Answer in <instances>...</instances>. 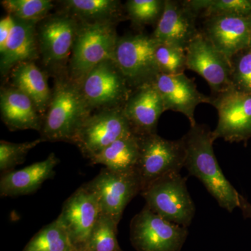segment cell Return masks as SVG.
I'll return each mask as SVG.
<instances>
[{
    "mask_svg": "<svg viewBox=\"0 0 251 251\" xmlns=\"http://www.w3.org/2000/svg\"><path fill=\"white\" fill-rule=\"evenodd\" d=\"M187 69L205 79L214 95L232 87L230 61L200 31L186 49Z\"/></svg>",
    "mask_w": 251,
    "mask_h": 251,
    "instance_id": "cell-13",
    "label": "cell"
},
{
    "mask_svg": "<svg viewBox=\"0 0 251 251\" xmlns=\"http://www.w3.org/2000/svg\"><path fill=\"white\" fill-rule=\"evenodd\" d=\"M39 54L46 67L59 69L69 61L79 21L66 12L48 16L39 23Z\"/></svg>",
    "mask_w": 251,
    "mask_h": 251,
    "instance_id": "cell-12",
    "label": "cell"
},
{
    "mask_svg": "<svg viewBox=\"0 0 251 251\" xmlns=\"http://www.w3.org/2000/svg\"><path fill=\"white\" fill-rule=\"evenodd\" d=\"M117 226L110 218L100 214L82 251H123L117 239Z\"/></svg>",
    "mask_w": 251,
    "mask_h": 251,
    "instance_id": "cell-28",
    "label": "cell"
},
{
    "mask_svg": "<svg viewBox=\"0 0 251 251\" xmlns=\"http://www.w3.org/2000/svg\"><path fill=\"white\" fill-rule=\"evenodd\" d=\"M138 138L139 158L135 170L139 176L142 192L157 180L180 173L186 161V148L182 138L168 140L157 133Z\"/></svg>",
    "mask_w": 251,
    "mask_h": 251,
    "instance_id": "cell-4",
    "label": "cell"
},
{
    "mask_svg": "<svg viewBox=\"0 0 251 251\" xmlns=\"http://www.w3.org/2000/svg\"><path fill=\"white\" fill-rule=\"evenodd\" d=\"M75 251H82L75 250Z\"/></svg>",
    "mask_w": 251,
    "mask_h": 251,
    "instance_id": "cell-36",
    "label": "cell"
},
{
    "mask_svg": "<svg viewBox=\"0 0 251 251\" xmlns=\"http://www.w3.org/2000/svg\"><path fill=\"white\" fill-rule=\"evenodd\" d=\"M67 229L59 217L32 237L24 251H75Z\"/></svg>",
    "mask_w": 251,
    "mask_h": 251,
    "instance_id": "cell-25",
    "label": "cell"
},
{
    "mask_svg": "<svg viewBox=\"0 0 251 251\" xmlns=\"http://www.w3.org/2000/svg\"><path fill=\"white\" fill-rule=\"evenodd\" d=\"M161 94L166 110L181 112L187 117L191 126L196 125L195 110L199 104L211 103V97L198 90L194 80L184 74H160L154 82Z\"/></svg>",
    "mask_w": 251,
    "mask_h": 251,
    "instance_id": "cell-17",
    "label": "cell"
},
{
    "mask_svg": "<svg viewBox=\"0 0 251 251\" xmlns=\"http://www.w3.org/2000/svg\"><path fill=\"white\" fill-rule=\"evenodd\" d=\"M100 214L98 199L86 184L64 202L58 217L76 250L85 249Z\"/></svg>",
    "mask_w": 251,
    "mask_h": 251,
    "instance_id": "cell-14",
    "label": "cell"
},
{
    "mask_svg": "<svg viewBox=\"0 0 251 251\" xmlns=\"http://www.w3.org/2000/svg\"><path fill=\"white\" fill-rule=\"evenodd\" d=\"M9 75L11 85L32 100L44 118L52 97V91L50 89L46 74L34 62H27L18 64Z\"/></svg>",
    "mask_w": 251,
    "mask_h": 251,
    "instance_id": "cell-22",
    "label": "cell"
},
{
    "mask_svg": "<svg viewBox=\"0 0 251 251\" xmlns=\"http://www.w3.org/2000/svg\"><path fill=\"white\" fill-rule=\"evenodd\" d=\"M188 230L153 212L148 206L132 219L130 239L137 251H180Z\"/></svg>",
    "mask_w": 251,
    "mask_h": 251,
    "instance_id": "cell-7",
    "label": "cell"
},
{
    "mask_svg": "<svg viewBox=\"0 0 251 251\" xmlns=\"http://www.w3.org/2000/svg\"><path fill=\"white\" fill-rule=\"evenodd\" d=\"M186 148L185 168L198 178L221 207L232 213L239 208L240 194L223 173L214 151L212 131L206 125L191 126L183 137Z\"/></svg>",
    "mask_w": 251,
    "mask_h": 251,
    "instance_id": "cell-1",
    "label": "cell"
},
{
    "mask_svg": "<svg viewBox=\"0 0 251 251\" xmlns=\"http://www.w3.org/2000/svg\"><path fill=\"white\" fill-rule=\"evenodd\" d=\"M92 110L84 98L80 86L69 76L55 81L50 103L43 121V142L74 143L77 132Z\"/></svg>",
    "mask_w": 251,
    "mask_h": 251,
    "instance_id": "cell-2",
    "label": "cell"
},
{
    "mask_svg": "<svg viewBox=\"0 0 251 251\" xmlns=\"http://www.w3.org/2000/svg\"><path fill=\"white\" fill-rule=\"evenodd\" d=\"M59 161L56 155L51 153L44 161L4 173L0 180V195L1 197H16L36 192L46 180L53 177Z\"/></svg>",
    "mask_w": 251,
    "mask_h": 251,
    "instance_id": "cell-20",
    "label": "cell"
},
{
    "mask_svg": "<svg viewBox=\"0 0 251 251\" xmlns=\"http://www.w3.org/2000/svg\"><path fill=\"white\" fill-rule=\"evenodd\" d=\"M134 134L123 106L92 114L80 127L74 144L89 160L117 140Z\"/></svg>",
    "mask_w": 251,
    "mask_h": 251,
    "instance_id": "cell-8",
    "label": "cell"
},
{
    "mask_svg": "<svg viewBox=\"0 0 251 251\" xmlns=\"http://www.w3.org/2000/svg\"><path fill=\"white\" fill-rule=\"evenodd\" d=\"M91 110L124 106L133 89L113 59L100 63L80 84Z\"/></svg>",
    "mask_w": 251,
    "mask_h": 251,
    "instance_id": "cell-10",
    "label": "cell"
},
{
    "mask_svg": "<svg viewBox=\"0 0 251 251\" xmlns=\"http://www.w3.org/2000/svg\"><path fill=\"white\" fill-rule=\"evenodd\" d=\"M156 59L161 74L179 75L187 69L186 50L169 44H158Z\"/></svg>",
    "mask_w": 251,
    "mask_h": 251,
    "instance_id": "cell-30",
    "label": "cell"
},
{
    "mask_svg": "<svg viewBox=\"0 0 251 251\" xmlns=\"http://www.w3.org/2000/svg\"><path fill=\"white\" fill-rule=\"evenodd\" d=\"M139 150V138L132 134L109 145L90 161L92 164L103 165L112 171H133L138 164Z\"/></svg>",
    "mask_w": 251,
    "mask_h": 251,
    "instance_id": "cell-23",
    "label": "cell"
},
{
    "mask_svg": "<svg viewBox=\"0 0 251 251\" xmlns=\"http://www.w3.org/2000/svg\"><path fill=\"white\" fill-rule=\"evenodd\" d=\"M116 22L86 23L79 21L72 55L69 77L80 85L85 75L100 63L113 59L119 36Z\"/></svg>",
    "mask_w": 251,
    "mask_h": 251,
    "instance_id": "cell-3",
    "label": "cell"
},
{
    "mask_svg": "<svg viewBox=\"0 0 251 251\" xmlns=\"http://www.w3.org/2000/svg\"><path fill=\"white\" fill-rule=\"evenodd\" d=\"M14 18L7 14L0 20V52L3 50L9 40L14 26Z\"/></svg>",
    "mask_w": 251,
    "mask_h": 251,
    "instance_id": "cell-33",
    "label": "cell"
},
{
    "mask_svg": "<svg viewBox=\"0 0 251 251\" xmlns=\"http://www.w3.org/2000/svg\"><path fill=\"white\" fill-rule=\"evenodd\" d=\"M198 18L184 1L165 0L163 14L151 36L158 44L186 50L201 31L196 27Z\"/></svg>",
    "mask_w": 251,
    "mask_h": 251,
    "instance_id": "cell-16",
    "label": "cell"
},
{
    "mask_svg": "<svg viewBox=\"0 0 251 251\" xmlns=\"http://www.w3.org/2000/svg\"><path fill=\"white\" fill-rule=\"evenodd\" d=\"M239 208L242 210L244 218L251 219V204L242 195L239 198Z\"/></svg>",
    "mask_w": 251,
    "mask_h": 251,
    "instance_id": "cell-34",
    "label": "cell"
},
{
    "mask_svg": "<svg viewBox=\"0 0 251 251\" xmlns=\"http://www.w3.org/2000/svg\"><path fill=\"white\" fill-rule=\"evenodd\" d=\"M232 87L235 90L251 94V50L241 51L230 60Z\"/></svg>",
    "mask_w": 251,
    "mask_h": 251,
    "instance_id": "cell-32",
    "label": "cell"
},
{
    "mask_svg": "<svg viewBox=\"0 0 251 251\" xmlns=\"http://www.w3.org/2000/svg\"><path fill=\"white\" fill-rule=\"evenodd\" d=\"M14 21L9 40L0 52V72L4 77L9 75L18 64L34 62L40 56L36 32L38 23L26 22L16 18Z\"/></svg>",
    "mask_w": 251,
    "mask_h": 251,
    "instance_id": "cell-19",
    "label": "cell"
},
{
    "mask_svg": "<svg viewBox=\"0 0 251 251\" xmlns=\"http://www.w3.org/2000/svg\"><path fill=\"white\" fill-rule=\"evenodd\" d=\"M123 108L133 133L138 136L156 133L158 120L166 111L154 83L133 89Z\"/></svg>",
    "mask_w": 251,
    "mask_h": 251,
    "instance_id": "cell-18",
    "label": "cell"
},
{
    "mask_svg": "<svg viewBox=\"0 0 251 251\" xmlns=\"http://www.w3.org/2000/svg\"><path fill=\"white\" fill-rule=\"evenodd\" d=\"M249 49L250 50H251V35L250 41H249Z\"/></svg>",
    "mask_w": 251,
    "mask_h": 251,
    "instance_id": "cell-35",
    "label": "cell"
},
{
    "mask_svg": "<svg viewBox=\"0 0 251 251\" xmlns=\"http://www.w3.org/2000/svg\"><path fill=\"white\" fill-rule=\"evenodd\" d=\"M1 4L12 17L38 24L49 16L54 6L50 0H4Z\"/></svg>",
    "mask_w": 251,
    "mask_h": 251,
    "instance_id": "cell-27",
    "label": "cell"
},
{
    "mask_svg": "<svg viewBox=\"0 0 251 251\" xmlns=\"http://www.w3.org/2000/svg\"><path fill=\"white\" fill-rule=\"evenodd\" d=\"M64 12L80 22H118L121 20V2L116 0H66L60 1Z\"/></svg>",
    "mask_w": 251,
    "mask_h": 251,
    "instance_id": "cell-24",
    "label": "cell"
},
{
    "mask_svg": "<svg viewBox=\"0 0 251 251\" xmlns=\"http://www.w3.org/2000/svg\"><path fill=\"white\" fill-rule=\"evenodd\" d=\"M86 186L97 196L101 214L117 225L128 203L141 193L136 170L117 171L104 168Z\"/></svg>",
    "mask_w": 251,
    "mask_h": 251,
    "instance_id": "cell-9",
    "label": "cell"
},
{
    "mask_svg": "<svg viewBox=\"0 0 251 251\" xmlns=\"http://www.w3.org/2000/svg\"><path fill=\"white\" fill-rule=\"evenodd\" d=\"M198 18L219 15L251 16V0H184Z\"/></svg>",
    "mask_w": 251,
    "mask_h": 251,
    "instance_id": "cell-26",
    "label": "cell"
},
{
    "mask_svg": "<svg viewBox=\"0 0 251 251\" xmlns=\"http://www.w3.org/2000/svg\"><path fill=\"white\" fill-rule=\"evenodd\" d=\"M186 180L187 178L180 173L167 175L140 194L153 212L170 222L188 228L196 214V206L188 193Z\"/></svg>",
    "mask_w": 251,
    "mask_h": 251,
    "instance_id": "cell-5",
    "label": "cell"
},
{
    "mask_svg": "<svg viewBox=\"0 0 251 251\" xmlns=\"http://www.w3.org/2000/svg\"><path fill=\"white\" fill-rule=\"evenodd\" d=\"M1 120L11 131L35 130L41 132L44 118L26 94L11 85L0 92Z\"/></svg>",
    "mask_w": 251,
    "mask_h": 251,
    "instance_id": "cell-21",
    "label": "cell"
},
{
    "mask_svg": "<svg viewBox=\"0 0 251 251\" xmlns=\"http://www.w3.org/2000/svg\"><path fill=\"white\" fill-rule=\"evenodd\" d=\"M158 44L151 35L144 34L119 37L113 60L133 90L154 83L161 74L155 54Z\"/></svg>",
    "mask_w": 251,
    "mask_h": 251,
    "instance_id": "cell-6",
    "label": "cell"
},
{
    "mask_svg": "<svg viewBox=\"0 0 251 251\" xmlns=\"http://www.w3.org/2000/svg\"><path fill=\"white\" fill-rule=\"evenodd\" d=\"M42 140L25 142L22 143L0 141V171L3 174L13 171L18 165L22 164L25 161L27 153L33 148L42 143Z\"/></svg>",
    "mask_w": 251,
    "mask_h": 251,
    "instance_id": "cell-31",
    "label": "cell"
},
{
    "mask_svg": "<svg viewBox=\"0 0 251 251\" xmlns=\"http://www.w3.org/2000/svg\"><path fill=\"white\" fill-rule=\"evenodd\" d=\"M164 6L165 0H128L126 9L133 24L145 26L158 23Z\"/></svg>",
    "mask_w": 251,
    "mask_h": 251,
    "instance_id": "cell-29",
    "label": "cell"
},
{
    "mask_svg": "<svg viewBox=\"0 0 251 251\" xmlns=\"http://www.w3.org/2000/svg\"><path fill=\"white\" fill-rule=\"evenodd\" d=\"M211 97V105L219 113V122L212 135L229 143L247 142L251 138V94L233 87Z\"/></svg>",
    "mask_w": 251,
    "mask_h": 251,
    "instance_id": "cell-11",
    "label": "cell"
},
{
    "mask_svg": "<svg viewBox=\"0 0 251 251\" xmlns=\"http://www.w3.org/2000/svg\"><path fill=\"white\" fill-rule=\"evenodd\" d=\"M202 32L229 61L248 49L251 35V16L219 15L204 18Z\"/></svg>",
    "mask_w": 251,
    "mask_h": 251,
    "instance_id": "cell-15",
    "label": "cell"
}]
</instances>
